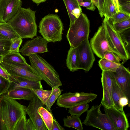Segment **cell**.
Returning <instances> with one entry per match:
<instances>
[{"mask_svg": "<svg viewBox=\"0 0 130 130\" xmlns=\"http://www.w3.org/2000/svg\"><path fill=\"white\" fill-rule=\"evenodd\" d=\"M26 107L15 100L0 96V130H14L19 120L26 113Z\"/></svg>", "mask_w": 130, "mask_h": 130, "instance_id": "6da1fadb", "label": "cell"}, {"mask_svg": "<svg viewBox=\"0 0 130 130\" xmlns=\"http://www.w3.org/2000/svg\"><path fill=\"white\" fill-rule=\"evenodd\" d=\"M36 12V11L29 8L21 7L16 14L7 23L22 39H32L37 34Z\"/></svg>", "mask_w": 130, "mask_h": 130, "instance_id": "7a4b0ae2", "label": "cell"}, {"mask_svg": "<svg viewBox=\"0 0 130 130\" xmlns=\"http://www.w3.org/2000/svg\"><path fill=\"white\" fill-rule=\"evenodd\" d=\"M28 56L32 68L48 85L52 88L62 86L58 73L46 60L36 54H30Z\"/></svg>", "mask_w": 130, "mask_h": 130, "instance_id": "3957f363", "label": "cell"}, {"mask_svg": "<svg viewBox=\"0 0 130 130\" xmlns=\"http://www.w3.org/2000/svg\"><path fill=\"white\" fill-rule=\"evenodd\" d=\"M39 28V32L48 42L62 40L63 24L58 15L50 14L44 16L40 22Z\"/></svg>", "mask_w": 130, "mask_h": 130, "instance_id": "277c9868", "label": "cell"}, {"mask_svg": "<svg viewBox=\"0 0 130 130\" xmlns=\"http://www.w3.org/2000/svg\"><path fill=\"white\" fill-rule=\"evenodd\" d=\"M90 26L89 19L86 15L82 12L73 23L70 25L66 37L71 47H77L88 39Z\"/></svg>", "mask_w": 130, "mask_h": 130, "instance_id": "5b68a950", "label": "cell"}, {"mask_svg": "<svg viewBox=\"0 0 130 130\" xmlns=\"http://www.w3.org/2000/svg\"><path fill=\"white\" fill-rule=\"evenodd\" d=\"M101 106V103L93 105L88 109L82 124L102 130H118L107 116L102 113L100 110Z\"/></svg>", "mask_w": 130, "mask_h": 130, "instance_id": "8992f818", "label": "cell"}, {"mask_svg": "<svg viewBox=\"0 0 130 130\" xmlns=\"http://www.w3.org/2000/svg\"><path fill=\"white\" fill-rule=\"evenodd\" d=\"M90 43L93 52L101 58H103L106 52L113 53L119 57V55L112 48L109 42L103 22L90 40Z\"/></svg>", "mask_w": 130, "mask_h": 130, "instance_id": "52a82bcc", "label": "cell"}, {"mask_svg": "<svg viewBox=\"0 0 130 130\" xmlns=\"http://www.w3.org/2000/svg\"><path fill=\"white\" fill-rule=\"evenodd\" d=\"M97 96L93 93L69 92L60 95L57 99L56 105L59 107L70 108L78 104L91 102Z\"/></svg>", "mask_w": 130, "mask_h": 130, "instance_id": "ba28073f", "label": "cell"}, {"mask_svg": "<svg viewBox=\"0 0 130 130\" xmlns=\"http://www.w3.org/2000/svg\"><path fill=\"white\" fill-rule=\"evenodd\" d=\"M8 62L2 61L0 62V65L10 75L32 80H42L37 75L31 66L27 63H22L11 61Z\"/></svg>", "mask_w": 130, "mask_h": 130, "instance_id": "9c48e42d", "label": "cell"}, {"mask_svg": "<svg viewBox=\"0 0 130 130\" xmlns=\"http://www.w3.org/2000/svg\"><path fill=\"white\" fill-rule=\"evenodd\" d=\"M103 22L107 37L112 48L118 53L123 62L129 59V53L125 46L119 33L116 31L108 20L104 18Z\"/></svg>", "mask_w": 130, "mask_h": 130, "instance_id": "30bf717a", "label": "cell"}, {"mask_svg": "<svg viewBox=\"0 0 130 130\" xmlns=\"http://www.w3.org/2000/svg\"><path fill=\"white\" fill-rule=\"evenodd\" d=\"M76 48L79 69L89 71L93 65L95 58L88 39L83 41Z\"/></svg>", "mask_w": 130, "mask_h": 130, "instance_id": "8fae6325", "label": "cell"}, {"mask_svg": "<svg viewBox=\"0 0 130 130\" xmlns=\"http://www.w3.org/2000/svg\"><path fill=\"white\" fill-rule=\"evenodd\" d=\"M48 43L43 37L38 36L26 41L22 46L19 52L25 56L48 52L47 46Z\"/></svg>", "mask_w": 130, "mask_h": 130, "instance_id": "7c38bea8", "label": "cell"}, {"mask_svg": "<svg viewBox=\"0 0 130 130\" xmlns=\"http://www.w3.org/2000/svg\"><path fill=\"white\" fill-rule=\"evenodd\" d=\"M114 77L112 72L102 71L101 80L103 88V97L101 103L104 108L113 107L112 99V82Z\"/></svg>", "mask_w": 130, "mask_h": 130, "instance_id": "4fadbf2b", "label": "cell"}, {"mask_svg": "<svg viewBox=\"0 0 130 130\" xmlns=\"http://www.w3.org/2000/svg\"><path fill=\"white\" fill-rule=\"evenodd\" d=\"M44 104L36 95L30 101L29 105L26 109V111L34 123L36 130L47 129L38 109L40 107H44Z\"/></svg>", "mask_w": 130, "mask_h": 130, "instance_id": "5bb4252c", "label": "cell"}, {"mask_svg": "<svg viewBox=\"0 0 130 130\" xmlns=\"http://www.w3.org/2000/svg\"><path fill=\"white\" fill-rule=\"evenodd\" d=\"M22 0H0V23L7 22L17 13Z\"/></svg>", "mask_w": 130, "mask_h": 130, "instance_id": "9a60e30c", "label": "cell"}, {"mask_svg": "<svg viewBox=\"0 0 130 130\" xmlns=\"http://www.w3.org/2000/svg\"><path fill=\"white\" fill-rule=\"evenodd\" d=\"M113 73L117 84L130 104V72L129 70L121 64Z\"/></svg>", "mask_w": 130, "mask_h": 130, "instance_id": "2e32d148", "label": "cell"}, {"mask_svg": "<svg viewBox=\"0 0 130 130\" xmlns=\"http://www.w3.org/2000/svg\"><path fill=\"white\" fill-rule=\"evenodd\" d=\"M107 116L118 130H127L129 127L128 121L123 110L118 109L114 107L104 108Z\"/></svg>", "mask_w": 130, "mask_h": 130, "instance_id": "e0dca14e", "label": "cell"}, {"mask_svg": "<svg viewBox=\"0 0 130 130\" xmlns=\"http://www.w3.org/2000/svg\"><path fill=\"white\" fill-rule=\"evenodd\" d=\"M9 80L10 84L8 91L19 88L43 89L41 81L32 80L20 77L12 76L10 75Z\"/></svg>", "mask_w": 130, "mask_h": 130, "instance_id": "ac0fdd59", "label": "cell"}, {"mask_svg": "<svg viewBox=\"0 0 130 130\" xmlns=\"http://www.w3.org/2000/svg\"><path fill=\"white\" fill-rule=\"evenodd\" d=\"M112 96L113 107L116 109L123 110V107L126 105L130 107L127 99L118 85L114 76L112 82Z\"/></svg>", "mask_w": 130, "mask_h": 130, "instance_id": "d6986e66", "label": "cell"}, {"mask_svg": "<svg viewBox=\"0 0 130 130\" xmlns=\"http://www.w3.org/2000/svg\"><path fill=\"white\" fill-rule=\"evenodd\" d=\"M3 95L13 100L30 101L36 95L31 89L19 88L8 91Z\"/></svg>", "mask_w": 130, "mask_h": 130, "instance_id": "ffe728a7", "label": "cell"}, {"mask_svg": "<svg viewBox=\"0 0 130 130\" xmlns=\"http://www.w3.org/2000/svg\"><path fill=\"white\" fill-rule=\"evenodd\" d=\"M66 64L68 69L72 72L79 69L78 55L76 48L70 47L68 52Z\"/></svg>", "mask_w": 130, "mask_h": 130, "instance_id": "44dd1931", "label": "cell"}, {"mask_svg": "<svg viewBox=\"0 0 130 130\" xmlns=\"http://www.w3.org/2000/svg\"><path fill=\"white\" fill-rule=\"evenodd\" d=\"M0 33L12 40V42L21 38L13 28L6 22L0 23Z\"/></svg>", "mask_w": 130, "mask_h": 130, "instance_id": "7402d4cb", "label": "cell"}, {"mask_svg": "<svg viewBox=\"0 0 130 130\" xmlns=\"http://www.w3.org/2000/svg\"><path fill=\"white\" fill-rule=\"evenodd\" d=\"M64 126L69 128L72 127L78 130H83L82 123L79 117L74 115L67 116L63 119Z\"/></svg>", "mask_w": 130, "mask_h": 130, "instance_id": "603a6c76", "label": "cell"}, {"mask_svg": "<svg viewBox=\"0 0 130 130\" xmlns=\"http://www.w3.org/2000/svg\"><path fill=\"white\" fill-rule=\"evenodd\" d=\"M50 112L43 107H39L38 112L48 130H52L53 120V115L50 110Z\"/></svg>", "mask_w": 130, "mask_h": 130, "instance_id": "cb8c5ba5", "label": "cell"}, {"mask_svg": "<svg viewBox=\"0 0 130 130\" xmlns=\"http://www.w3.org/2000/svg\"><path fill=\"white\" fill-rule=\"evenodd\" d=\"M65 5L71 24L76 19L73 16L75 11L78 8L81 7L76 0H63Z\"/></svg>", "mask_w": 130, "mask_h": 130, "instance_id": "d4e9b609", "label": "cell"}, {"mask_svg": "<svg viewBox=\"0 0 130 130\" xmlns=\"http://www.w3.org/2000/svg\"><path fill=\"white\" fill-rule=\"evenodd\" d=\"M99 66L102 71L115 72L121 63H117L109 61L103 58L98 62Z\"/></svg>", "mask_w": 130, "mask_h": 130, "instance_id": "484cf974", "label": "cell"}, {"mask_svg": "<svg viewBox=\"0 0 130 130\" xmlns=\"http://www.w3.org/2000/svg\"><path fill=\"white\" fill-rule=\"evenodd\" d=\"M12 40L0 33V56H4L9 52Z\"/></svg>", "mask_w": 130, "mask_h": 130, "instance_id": "4316f807", "label": "cell"}, {"mask_svg": "<svg viewBox=\"0 0 130 130\" xmlns=\"http://www.w3.org/2000/svg\"><path fill=\"white\" fill-rule=\"evenodd\" d=\"M117 12L115 6L111 0H104L103 7V14L105 18H109Z\"/></svg>", "mask_w": 130, "mask_h": 130, "instance_id": "83f0119b", "label": "cell"}, {"mask_svg": "<svg viewBox=\"0 0 130 130\" xmlns=\"http://www.w3.org/2000/svg\"><path fill=\"white\" fill-rule=\"evenodd\" d=\"M52 90L51 94L45 105L46 106L45 108L48 111L50 110L51 107L63 91L59 87L52 88Z\"/></svg>", "mask_w": 130, "mask_h": 130, "instance_id": "f1b7e54d", "label": "cell"}, {"mask_svg": "<svg viewBox=\"0 0 130 130\" xmlns=\"http://www.w3.org/2000/svg\"><path fill=\"white\" fill-rule=\"evenodd\" d=\"M3 60L8 61L20 63H26L24 58L19 52H10L3 56Z\"/></svg>", "mask_w": 130, "mask_h": 130, "instance_id": "f546056e", "label": "cell"}, {"mask_svg": "<svg viewBox=\"0 0 130 130\" xmlns=\"http://www.w3.org/2000/svg\"><path fill=\"white\" fill-rule=\"evenodd\" d=\"M89 107V104L88 103L78 104L69 108L68 112L71 115L79 117L83 113L87 110Z\"/></svg>", "mask_w": 130, "mask_h": 130, "instance_id": "4dcf8cb0", "label": "cell"}, {"mask_svg": "<svg viewBox=\"0 0 130 130\" xmlns=\"http://www.w3.org/2000/svg\"><path fill=\"white\" fill-rule=\"evenodd\" d=\"M31 89L45 105L51 94L52 90H45L42 89V88Z\"/></svg>", "mask_w": 130, "mask_h": 130, "instance_id": "1f68e13d", "label": "cell"}, {"mask_svg": "<svg viewBox=\"0 0 130 130\" xmlns=\"http://www.w3.org/2000/svg\"><path fill=\"white\" fill-rule=\"evenodd\" d=\"M129 19H130V14L120 10L109 18L108 20L113 24Z\"/></svg>", "mask_w": 130, "mask_h": 130, "instance_id": "d6a6232c", "label": "cell"}, {"mask_svg": "<svg viewBox=\"0 0 130 130\" xmlns=\"http://www.w3.org/2000/svg\"><path fill=\"white\" fill-rule=\"evenodd\" d=\"M115 29L119 33L129 29L130 27V19L112 24Z\"/></svg>", "mask_w": 130, "mask_h": 130, "instance_id": "836d02e7", "label": "cell"}, {"mask_svg": "<svg viewBox=\"0 0 130 130\" xmlns=\"http://www.w3.org/2000/svg\"><path fill=\"white\" fill-rule=\"evenodd\" d=\"M10 84L8 80L0 75V96L7 91Z\"/></svg>", "mask_w": 130, "mask_h": 130, "instance_id": "e575fe53", "label": "cell"}, {"mask_svg": "<svg viewBox=\"0 0 130 130\" xmlns=\"http://www.w3.org/2000/svg\"><path fill=\"white\" fill-rule=\"evenodd\" d=\"M103 58L109 61L117 63H120V61H121L118 56L111 52H106L104 55Z\"/></svg>", "mask_w": 130, "mask_h": 130, "instance_id": "d590c367", "label": "cell"}, {"mask_svg": "<svg viewBox=\"0 0 130 130\" xmlns=\"http://www.w3.org/2000/svg\"><path fill=\"white\" fill-rule=\"evenodd\" d=\"M26 114L23 115L17 123L14 130H25Z\"/></svg>", "mask_w": 130, "mask_h": 130, "instance_id": "8d00e7d4", "label": "cell"}, {"mask_svg": "<svg viewBox=\"0 0 130 130\" xmlns=\"http://www.w3.org/2000/svg\"><path fill=\"white\" fill-rule=\"evenodd\" d=\"M22 42V39L21 38L12 42L10 48L9 52H19V47Z\"/></svg>", "mask_w": 130, "mask_h": 130, "instance_id": "74e56055", "label": "cell"}, {"mask_svg": "<svg viewBox=\"0 0 130 130\" xmlns=\"http://www.w3.org/2000/svg\"><path fill=\"white\" fill-rule=\"evenodd\" d=\"M80 6L86 7L87 9L94 11L95 10V6L92 2H83L79 4Z\"/></svg>", "mask_w": 130, "mask_h": 130, "instance_id": "f35d334b", "label": "cell"}, {"mask_svg": "<svg viewBox=\"0 0 130 130\" xmlns=\"http://www.w3.org/2000/svg\"><path fill=\"white\" fill-rule=\"evenodd\" d=\"M120 10L130 14V2L120 5Z\"/></svg>", "mask_w": 130, "mask_h": 130, "instance_id": "ab89813d", "label": "cell"}, {"mask_svg": "<svg viewBox=\"0 0 130 130\" xmlns=\"http://www.w3.org/2000/svg\"><path fill=\"white\" fill-rule=\"evenodd\" d=\"M53 120L52 123V130H64V128L59 123L53 115Z\"/></svg>", "mask_w": 130, "mask_h": 130, "instance_id": "60d3db41", "label": "cell"}, {"mask_svg": "<svg viewBox=\"0 0 130 130\" xmlns=\"http://www.w3.org/2000/svg\"><path fill=\"white\" fill-rule=\"evenodd\" d=\"M25 130H36L34 123L30 118L26 120Z\"/></svg>", "mask_w": 130, "mask_h": 130, "instance_id": "b9f144b4", "label": "cell"}, {"mask_svg": "<svg viewBox=\"0 0 130 130\" xmlns=\"http://www.w3.org/2000/svg\"><path fill=\"white\" fill-rule=\"evenodd\" d=\"M0 75L8 80H9V75L0 65Z\"/></svg>", "mask_w": 130, "mask_h": 130, "instance_id": "7bdbcfd3", "label": "cell"}, {"mask_svg": "<svg viewBox=\"0 0 130 130\" xmlns=\"http://www.w3.org/2000/svg\"><path fill=\"white\" fill-rule=\"evenodd\" d=\"M104 0H99V9H98L99 14L101 18H103V5Z\"/></svg>", "mask_w": 130, "mask_h": 130, "instance_id": "ee69618b", "label": "cell"}, {"mask_svg": "<svg viewBox=\"0 0 130 130\" xmlns=\"http://www.w3.org/2000/svg\"><path fill=\"white\" fill-rule=\"evenodd\" d=\"M114 5L116 12H118L120 11V5L118 0H111Z\"/></svg>", "mask_w": 130, "mask_h": 130, "instance_id": "f6af8a7d", "label": "cell"}, {"mask_svg": "<svg viewBox=\"0 0 130 130\" xmlns=\"http://www.w3.org/2000/svg\"><path fill=\"white\" fill-rule=\"evenodd\" d=\"M83 2H88L92 3L98 9H99V0H83Z\"/></svg>", "mask_w": 130, "mask_h": 130, "instance_id": "bcb514c9", "label": "cell"}, {"mask_svg": "<svg viewBox=\"0 0 130 130\" xmlns=\"http://www.w3.org/2000/svg\"><path fill=\"white\" fill-rule=\"evenodd\" d=\"M32 2L36 4L38 6L41 3L44 2L48 0H32Z\"/></svg>", "mask_w": 130, "mask_h": 130, "instance_id": "7dc6e473", "label": "cell"}, {"mask_svg": "<svg viewBox=\"0 0 130 130\" xmlns=\"http://www.w3.org/2000/svg\"><path fill=\"white\" fill-rule=\"evenodd\" d=\"M120 5L126 3V2H130V0H118Z\"/></svg>", "mask_w": 130, "mask_h": 130, "instance_id": "c3c4849f", "label": "cell"}, {"mask_svg": "<svg viewBox=\"0 0 130 130\" xmlns=\"http://www.w3.org/2000/svg\"><path fill=\"white\" fill-rule=\"evenodd\" d=\"M3 56H0V62L2 61L3 59Z\"/></svg>", "mask_w": 130, "mask_h": 130, "instance_id": "681fc988", "label": "cell"}, {"mask_svg": "<svg viewBox=\"0 0 130 130\" xmlns=\"http://www.w3.org/2000/svg\"><path fill=\"white\" fill-rule=\"evenodd\" d=\"M78 2V4L82 2H83V0H76Z\"/></svg>", "mask_w": 130, "mask_h": 130, "instance_id": "f907efd6", "label": "cell"}]
</instances>
